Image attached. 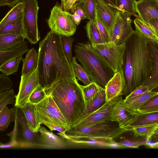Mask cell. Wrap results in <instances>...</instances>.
<instances>
[{
	"mask_svg": "<svg viewBox=\"0 0 158 158\" xmlns=\"http://www.w3.org/2000/svg\"><path fill=\"white\" fill-rule=\"evenodd\" d=\"M134 22L135 30L139 32L147 40L158 43V37L149 24L140 18H137L134 19Z\"/></svg>",
	"mask_w": 158,
	"mask_h": 158,
	"instance_id": "cell-28",
	"label": "cell"
},
{
	"mask_svg": "<svg viewBox=\"0 0 158 158\" xmlns=\"http://www.w3.org/2000/svg\"><path fill=\"white\" fill-rule=\"evenodd\" d=\"M61 38L50 30L39 44L38 70L40 84L44 89L63 80L76 79L63 51Z\"/></svg>",
	"mask_w": 158,
	"mask_h": 158,
	"instance_id": "cell-1",
	"label": "cell"
},
{
	"mask_svg": "<svg viewBox=\"0 0 158 158\" xmlns=\"http://www.w3.org/2000/svg\"><path fill=\"white\" fill-rule=\"evenodd\" d=\"M157 2V6H158V0H156Z\"/></svg>",
	"mask_w": 158,
	"mask_h": 158,
	"instance_id": "cell-56",
	"label": "cell"
},
{
	"mask_svg": "<svg viewBox=\"0 0 158 158\" xmlns=\"http://www.w3.org/2000/svg\"><path fill=\"white\" fill-rule=\"evenodd\" d=\"M125 43L122 69L125 80L124 95L126 96L143 85L149 77L152 62L147 40L138 31L135 30Z\"/></svg>",
	"mask_w": 158,
	"mask_h": 158,
	"instance_id": "cell-2",
	"label": "cell"
},
{
	"mask_svg": "<svg viewBox=\"0 0 158 158\" xmlns=\"http://www.w3.org/2000/svg\"><path fill=\"white\" fill-rule=\"evenodd\" d=\"M136 11L139 18L148 24L153 18H158V8L156 0H139L136 1Z\"/></svg>",
	"mask_w": 158,
	"mask_h": 158,
	"instance_id": "cell-18",
	"label": "cell"
},
{
	"mask_svg": "<svg viewBox=\"0 0 158 158\" xmlns=\"http://www.w3.org/2000/svg\"><path fill=\"white\" fill-rule=\"evenodd\" d=\"M112 7L117 9L116 6V0H102Z\"/></svg>",
	"mask_w": 158,
	"mask_h": 158,
	"instance_id": "cell-53",
	"label": "cell"
},
{
	"mask_svg": "<svg viewBox=\"0 0 158 158\" xmlns=\"http://www.w3.org/2000/svg\"><path fill=\"white\" fill-rule=\"evenodd\" d=\"M44 124L49 128L51 131H56L62 133H65L66 131L65 128L58 125L49 123H44Z\"/></svg>",
	"mask_w": 158,
	"mask_h": 158,
	"instance_id": "cell-50",
	"label": "cell"
},
{
	"mask_svg": "<svg viewBox=\"0 0 158 158\" xmlns=\"http://www.w3.org/2000/svg\"><path fill=\"white\" fill-rule=\"evenodd\" d=\"M22 0H0V6H8L13 7Z\"/></svg>",
	"mask_w": 158,
	"mask_h": 158,
	"instance_id": "cell-48",
	"label": "cell"
},
{
	"mask_svg": "<svg viewBox=\"0 0 158 158\" xmlns=\"http://www.w3.org/2000/svg\"><path fill=\"white\" fill-rule=\"evenodd\" d=\"M75 12H76L82 18V19H84L86 18L84 11L80 6H77L73 14Z\"/></svg>",
	"mask_w": 158,
	"mask_h": 158,
	"instance_id": "cell-51",
	"label": "cell"
},
{
	"mask_svg": "<svg viewBox=\"0 0 158 158\" xmlns=\"http://www.w3.org/2000/svg\"><path fill=\"white\" fill-rule=\"evenodd\" d=\"M126 88L125 79L121 69L114 73L105 86L106 102L116 97L124 95Z\"/></svg>",
	"mask_w": 158,
	"mask_h": 158,
	"instance_id": "cell-15",
	"label": "cell"
},
{
	"mask_svg": "<svg viewBox=\"0 0 158 158\" xmlns=\"http://www.w3.org/2000/svg\"><path fill=\"white\" fill-rule=\"evenodd\" d=\"M149 24L153 29L158 37V18H153L148 22Z\"/></svg>",
	"mask_w": 158,
	"mask_h": 158,
	"instance_id": "cell-49",
	"label": "cell"
},
{
	"mask_svg": "<svg viewBox=\"0 0 158 158\" xmlns=\"http://www.w3.org/2000/svg\"><path fill=\"white\" fill-rule=\"evenodd\" d=\"M23 17L15 21L0 27V35L10 34L20 35L26 39Z\"/></svg>",
	"mask_w": 158,
	"mask_h": 158,
	"instance_id": "cell-29",
	"label": "cell"
},
{
	"mask_svg": "<svg viewBox=\"0 0 158 158\" xmlns=\"http://www.w3.org/2000/svg\"><path fill=\"white\" fill-rule=\"evenodd\" d=\"M16 96L13 89L0 92V112L8 104H11L15 106Z\"/></svg>",
	"mask_w": 158,
	"mask_h": 158,
	"instance_id": "cell-39",
	"label": "cell"
},
{
	"mask_svg": "<svg viewBox=\"0 0 158 158\" xmlns=\"http://www.w3.org/2000/svg\"><path fill=\"white\" fill-rule=\"evenodd\" d=\"M47 97L44 88L40 84L35 89L31 94L29 102L36 105L43 100Z\"/></svg>",
	"mask_w": 158,
	"mask_h": 158,
	"instance_id": "cell-41",
	"label": "cell"
},
{
	"mask_svg": "<svg viewBox=\"0 0 158 158\" xmlns=\"http://www.w3.org/2000/svg\"><path fill=\"white\" fill-rule=\"evenodd\" d=\"M40 133L41 142L40 148H65L66 144L64 139L40 126L38 129Z\"/></svg>",
	"mask_w": 158,
	"mask_h": 158,
	"instance_id": "cell-19",
	"label": "cell"
},
{
	"mask_svg": "<svg viewBox=\"0 0 158 158\" xmlns=\"http://www.w3.org/2000/svg\"><path fill=\"white\" fill-rule=\"evenodd\" d=\"M30 49L28 47L27 43L24 41L19 45L11 49L0 51V66L11 59L22 56Z\"/></svg>",
	"mask_w": 158,
	"mask_h": 158,
	"instance_id": "cell-24",
	"label": "cell"
},
{
	"mask_svg": "<svg viewBox=\"0 0 158 158\" xmlns=\"http://www.w3.org/2000/svg\"><path fill=\"white\" fill-rule=\"evenodd\" d=\"M158 95V92L149 91L140 95L123 100L124 108L133 114L140 108Z\"/></svg>",
	"mask_w": 158,
	"mask_h": 158,
	"instance_id": "cell-20",
	"label": "cell"
},
{
	"mask_svg": "<svg viewBox=\"0 0 158 158\" xmlns=\"http://www.w3.org/2000/svg\"><path fill=\"white\" fill-rule=\"evenodd\" d=\"M23 67L22 75H26L31 73L38 67L39 53L34 48L28 51L25 58H22Z\"/></svg>",
	"mask_w": 158,
	"mask_h": 158,
	"instance_id": "cell-25",
	"label": "cell"
},
{
	"mask_svg": "<svg viewBox=\"0 0 158 158\" xmlns=\"http://www.w3.org/2000/svg\"><path fill=\"white\" fill-rule=\"evenodd\" d=\"M75 56L94 82L105 88L114 74L92 51L90 43L79 42L75 45Z\"/></svg>",
	"mask_w": 158,
	"mask_h": 158,
	"instance_id": "cell-5",
	"label": "cell"
},
{
	"mask_svg": "<svg viewBox=\"0 0 158 158\" xmlns=\"http://www.w3.org/2000/svg\"><path fill=\"white\" fill-rule=\"evenodd\" d=\"M122 99L121 96H119L106 102L97 110L74 124L72 128L90 126L110 120L114 109L117 102Z\"/></svg>",
	"mask_w": 158,
	"mask_h": 158,
	"instance_id": "cell-11",
	"label": "cell"
},
{
	"mask_svg": "<svg viewBox=\"0 0 158 158\" xmlns=\"http://www.w3.org/2000/svg\"><path fill=\"white\" fill-rule=\"evenodd\" d=\"M130 132V135L118 136V141H115L117 147L138 148L140 146L146 145L147 140L135 137Z\"/></svg>",
	"mask_w": 158,
	"mask_h": 158,
	"instance_id": "cell-26",
	"label": "cell"
},
{
	"mask_svg": "<svg viewBox=\"0 0 158 158\" xmlns=\"http://www.w3.org/2000/svg\"><path fill=\"white\" fill-rule=\"evenodd\" d=\"M16 107L9 108L6 106L0 112V131H3L8 128L10 123L16 119Z\"/></svg>",
	"mask_w": 158,
	"mask_h": 158,
	"instance_id": "cell-32",
	"label": "cell"
},
{
	"mask_svg": "<svg viewBox=\"0 0 158 158\" xmlns=\"http://www.w3.org/2000/svg\"><path fill=\"white\" fill-rule=\"evenodd\" d=\"M149 91L148 87L145 85H141L135 89L128 95L126 96L125 99L132 98L140 95Z\"/></svg>",
	"mask_w": 158,
	"mask_h": 158,
	"instance_id": "cell-46",
	"label": "cell"
},
{
	"mask_svg": "<svg viewBox=\"0 0 158 158\" xmlns=\"http://www.w3.org/2000/svg\"><path fill=\"white\" fill-rule=\"evenodd\" d=\"M35 105L28 102L20 108L23 112L30 130L34 132H38L40 126L35 110Z\"/></svg>",
	"mask_w": 158,
	"mask_h": 158,
	"instance_id": "cell-23",
	"label": "cell"
},
{
	"mask_svg": "<svg viewBox=\"0 0 158 158\" xmlns=\"http://www.w3.org/2000/svg\"><path fill=\"white\" fill-rule=\"evenodd\" d=\"M72 14L63 10L56 4L51 11L47 20L48 26L53 32L65 36H72L75 33L77 25L72 17Z\"/></svg>",
	"mask_w": 158,
	"mask_h": 158,
	"instance_id": "cell-9",
	"label": "cell"
},
{
	"mask_svg": "<svg viewBox=\"0 0 158 158\" xmlns=\"http://www.w3.org/2000/svg\"><path fill=\"white\" fill-rule=\"evenodd\" d=\"M44 90L47 95L52 97L69 129L72 128L85 107L83 92L77 79L61 80Z\"/></svg>",
	"mask_w": 158,
	"mask_h": 158,
	"instance_id": "cell-3",
	"label": "cell"
},
{
	"mask_svg": "<svg viewBox=\"0 0 158 158\" xmlns=\"http://www.w3.org/2000/svg\"><path fill=\"white\" fill-rule=\"evenodd\" d=\"M40 84L38 67L31 73L21 75L15 107L20 108L29 102L31 94Z\"/></svg>",
	"mask_w": 158,
	"mask_h": 158,
	"instance_id": "cell-12",
	"label": "cell"
},
{
	"mask_svg": "<svg viewBox=\"0 0 158 158\" xmlns=\"http://www.w3.org/2000/svg\"><path fill=\"white\" fill-rule=\"evenodd\" d=\"M152 62L150 75L143 85L147 86L149 91L158 86V43L147 40Z\"/></svg>",
	"mask_w": 158,
	"mask_h": 158,
	"instance_id": "cell-16",
	"label": "cell"
},
{
	"mask_svg": "<svg viewBox=\"0 0 158 158\" xmlns=\"http://www.w3.org/2000/svg\"><path fill=\"white\" fill-rule=\"evenodd\" d=\"M23 14V4L21 1L7 13L0 22V27L15 21L22 17Z\"/></svg>",
	"mask_w": 158,
	"mask_h": 158,
	"instance_id": "cell-30",
	"label": "cell"
},
{
	"mask_svg": "<svg viewBox=\"0 0 158 158\" xmlns=\"http://www.w3.org/2000/svg\"><path fill=\"white\" fill-rule=\"evenodd\" d=\"M22 56L11 59L0 66V71L3 74L8 76L18 71Z\"/></svg>",
	"mask_w": 158,
	"mask_h": 158,
	"instance_id": "cell-38",
	"label": "cell"
},
{
	"mask_svg": "<svg viewBox=\"0 0 158 158\" xmlns=\"http://www.w3.org/2000/svg\"><path fill=\"white\" fill-rule=\"evenodd\" d=\"M61 43L63 51L68 61L72 65L73 58L72 55V47L74 40L73 38L71 36L61 35Z\"/></svg>",
	"mask_w": 158,
	"mask_h": 158,
	"instance_id": "cell-40",
	"label": "cell"
},
{
	"mask_svg": "<svg viewBox=\"0 0 158 158\" xmlns=\"http://www.w3.org/2000/svg\"><path fill=\"white\" fill-rule=\"evenodd\" d=\"M95 22L105 43L110 42V36L105 27L97 17Z\"/></svg>",
	"mask_w": 158,
	"mask_h": 158,
	"instance_id": "cell-45",
	"label": "cell"
},
{
	"mask_svg": "<svg viewBox=\"0 0 158 158\" xmlns=\"http://www.w3.org/2000/svg\"><path fill=\"white\" fill-rule=\"evenodd\" d=\"M136 2L135 0H116L117 9L130 16L133 15L139 18L136 14Z\"/></svg>",
	"mask_w": 158,
	"mask_h": 158,
	"instance_id": "cell-34",
	"label": "cell"
},
{
	"mask_svg": "<svg viewBox=\"0 0 158 158\" xmlns=\"http://www.w3.org/2000/svg\"><path fill=\"white\" fill-rule=\"evenodd\" d=\"M158 142V126L152 136L147 140L146 146L151 148L155 143Z\"/></svg>",
	"mask_w": 158,
	"mask_h": 158,
	"instance_id": "cell-47",
	"label": "cell"
},
{
	"mask_svg": "<svg viewBox=\"0 0 158 158\" xmlns=\"http://www.w3.org/2000/svg\"><path fill=\"white\" fill-rule=\"evenodd\" d=\"M81 0H61V6L62 9L66 11L73 14ZM70 13V12H69Z\"/></svg>",
	"mask_w": 158,
	"mask_h": 158,
	"instance_id": "cell-43",
	"label": "cell"
},
{
	"mask_svg": "<svg viewBox=\"0 0 158 158\" xmlns=\"http://www.w3.org/2000/svg\"><path fill=\"white\" fill-rule=\"evenodd\" d=\"M151 148H158V142L155 143L154 144L152 147Z\"/></svg>",
	"mask_w": 158,
	"mask_h": 158,
	"instance_id": "cell-54",
	"label": "cell"
},
{
	"mask_svg": "<svg viewBox=\"0 0 158 158\" xmlns=\"http://www.w3.org/2000/svg\"><path fill=\"white\" fill-rule=\"evenodd\" d=\"M13 85L11 79L3 74L0 75V92L10 89Z\"/></svg>",
	"mask_w": 158,
	"mask_h": 158,
	"instance_id": "cell-44",
	"label": "cell"
},
{
	"mask_svg": "<svg viewBox=\"0 0 158 158\" xmlns=\"http://www.w3.org/2000/svg\"><path fill=\"white\" fill-rule=\"evenodd\" d=\"M25 39L20 35L10 34L0 35V51L14 48L24 41Z\"/></svg>",
	"mask_w": 158,
	"mask_h": 158,
	"instance_id": "cell-27",
	"label": "cell"
},
{
	"mask_svg": "<svg viewBox=\"0 0 158 158\" xmlns=\"http://www.w3.org/2000/svg\"><path fill=\"white\" fill-rule=\"evenodd\" d=\"M35 110L40 125L53 124L64 128L66 131L69 129L65 118L51 96L47 95L35 105Z\"/></svg>",
	"mask_w": 158,
	"mask_h": 158,
	"instance_id": "cell-8",
	"label": "cell"
},
{
	"mask_svg": "<svg viewBox=\"0 0 158 158\" xmlns=\"http://www.w3.org/2000/svg\"><path fill=\"white\" fill-rule=\"evenodd\" d=\"M123 99L119 101L112 113L110 120L117 122L119 126L123 128L131 119L133 114L127 111L123 104Z\"/></svg>",
	"mask_w": 158,
	"mask_h": 158,
	"instance_id": "cell-22",
	"label": "cell"
},
{
	"mask_svg": "<svg viewBox=\"0 0 158 158\" xmlns=\"http://www.w3.org/2000/svg\"><path fill=\"white\" fill-rule=\"evenodd\" d=\"M130 16L120 12L110 35V41L119 44L125 42L135 31L131 26Z\"/></svg>",
	"mask_w": 158,
	"mask_h": 158,
	"instance_id": "cell-13",
	"label": "cell"
},
{
	"mask_svg": "<svg viewBox=\"0 0 158 158\" xmlns=\"http://www.w3.org/2000/svg\"><path fill=\"white\" fill-rule=\"evenodd\" d=\"M158 124L146 126L130 129L128 131L135 137L148 140L156 129Z\"/></svg>",
	"mask_w": 158,
	"mask_h": 158,
	"instance_id": "cell-35",
	"label": "cell"
},
{
	"mask_svg": "<svg viewBox=\"0 0 158 158\" xmlns=\"http://www.w3.org/2000/svg\"><path fill=\"white\" fill-rule=\"evenodd\" d=\"M23 4V23L25 38L31 44H35L40 37L38 26L39 9L37 0H22Z\"/></svg>",
	"mask_w": 158,
	"mask_h": 158,
	"instance_id": "cell-10",
	"label": "cell"
},
{
	"mask_svg": "<svg viewBox=\"0 0 158 158\" xmlns=\"http://www.w3.org/2000/svg\"><path fill=\"white\" fill-rule=\"evenodd\" d=\"M84 11L86 18L95 22L96 17L95 0H81L78 3Z\"/></svg>",
	"mask_w": 158,
	"mask_h": 158,
	"instance_id": "cell-36",
	"label": "cell"
},
{
	"mask_svg": "<svg viewBox=\"0 0 158 158\" xmlns=\"http://www.w3.org/2000/svg\"><path fill=\"white\" fill-rule=\"evenodd\" d=\"M85 28L90 44L97 45L105 43L95 22L89 20Z\"/></svg>",
	"mask_w": 158,
	"mask_h": 158,
	"instance_id": "cell-31",
	"label": "cell"
},
{
	"mask_svg": "<svg viewBox=\"0 0 158 158\" xmlns=\"http://www.w3.org/2000/svg\"><path fill=\"white\" fill-rule=\"evenodd\" d=\"M106 102V96L105 89V88H104L86 104L84 110L75 124L97 110Z\"/></svg>",
	"mask_w": 158,
	"mask_h": 158,
	"instance_id": "cell-21",
	"label": "cell"
},
{
	"mask_svg": "<svg viewBox=\"0 0 158 158\" xmlns=\"http://www.w3.org/2000/svg\"><path fill=\"white\" fill-rule=\"evenodd\" d=\"M76 59L75 56H73L72 63L76 77L85 85L94 82L84 68L77 63Z\"/></svg>",
	"mask_w": 158,
	"mask_h": 158,
	"instance_id": "cell-33",
	"label": "cell"
},
{
	"mask_svg": "<svg viewBox=\"0 0 158 158\" xmlns=\"http://www.w3.org/2000/svg\"><path fill=\"white\" fill-rule=\"evenodd\" d=\"M151 91L158 92V86L154 88Z\"/></svg>",
	"mask_w": 158,
	"mask_h": 158,
	"instance_id": "cell-55",
	"label": "cell"
},
{
	"mask_svg": "<svg viewBox=\"0 0 158 158\" xmlns=\"http://www.w3.org/2000/svg\"><path fill=\"white\" fill-rule=\"evenodd\" d=\"M7 135L10 137L11 141L16 142V148H40V135L30 130L25 116L20 108L16 107L14 127L12 131Z\"/></svg>",
	"mask_w": 158,
	"mask_h": 158,
	"instance_id": "cell-6",
	"label": "cell"
},
{
	"mask_svg": "<svg viewBox=\"0 0 158 158\" xmlns=\"http://www.w3.org/2000/svg\"><path fill=\"white\" fill-rule=\"evenodd\" d=\"M85 105L100 91L104 88L93 82L86 85H80Z\"/></svg>",
	"mask_w": 158,
	"mask_h": 158,
	"instance_id": "cell-37",
	"label": "cell"
},
{
	"mask_svg": "<svg viewBox=\"0 0 158 158\" xmlns=\"http://www.w3.org/2000/svg\"><path fill=\"white\" fill-rule=\"evenodd\" d=\"M95 2L96 17L110 36L120 11L102 0H95Z\"/></svg>",
	"mask_w": 158,
	"mask_h": 158,
	"instance_id": "cell-14",
	"label": "cell"
},
{
	"mask_svg": "<svg viewBox=\"0 0 158 158\" xmlns=\"http://www.w3.org/2000/svg\"><path fill=\"white\" fill-rule=\"evenodd\" d=\"M90 46L92 51L114 73L121 69L125 48V42L117 44L110 42L97 45L90 44Z\"/></svg>",
	"mask_w": 158,
	"mask_h": 158,
	"instance_id": "cell-7",
	"label": "cell"
},
{
	"mask_svg": "<svg viewBox=\"0 0 158 158\" xmlns=\"http://www.w3.org/2000/svg\"><path fill=\"white\" fill-rule=\"evenodd\" d=\"M158 124V110L135 113L127 125L123 128L127 131L139 127Z\"/></svg>",
	"mask_w": 158,
	"mask_h": 158,
	"instance_id": "cell-17",
	"label": "cell"
},
{
	"mask_svg": "<svg viewBox=\"0 0 158 158\" xmlns=\"http://www.w3.org/2000/svg\"><path fill=\"white\" fill-rule=\"evenodd\" d=\"M158 110V95L142 106L135 112H148Z\"/></svg>",
	"mask_w": 158,
	"mask_h": 158,
	"instance_id": "cell-42",
	"label": "cell"
},
{
	"mask_svg": "<svg viewBox=\"0 0 158 158\" xmlns=\"http://www.w3.org/2000/svg\"><path fill=\"white\" fill-rule=\"evenodd\" d=\"M72 17L74 22L77 26L78 25L82 19V18L78 15L76 12H75L73 14H72Z\"/></svg>",
	"mask_w": 158,
	"mask_h": 158,
	"instance_id": "cell-52",
	"label": "cell"
},
{
	"mask_svg": "<svg viewBox=\"0 0 158 158\" xmlns=\"http://www.w3.org/2000/svg\"><path fill=\"white\" fill-rule=\"evenodd\" d=\"M127 131L118 123L110 120L84 127H75L65 133L57 134L72 142L81 140L95 139L112 140Z\"/></svg>",
	"mask_w": 158,
	"mask_h": 158,
	"instance_id": "cell-4",
	"label": "cell"
}]
</instances>
